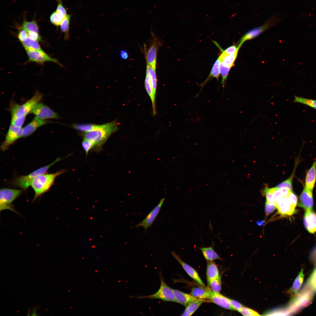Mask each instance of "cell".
<instances>
[{
	"instance_id": "obj_4",
	"label": "cell",
	"mask_w": 316,
	"mask_h": 316,
	"mask_svg": "<svg viewBox=\"0 0 316 316\" xmlns=\"http://www.w3.org/2000/svg\"><path fill=\"white\" fill-rule=\"evenodd\" d=\"M44 96L42 94L37 91L32 98L21 105L18 104L13 101H11L10 105L11 116L20 118L26 117Z\"/></svg>"
},
{
	"instance_id": "obj_9",
	"label": "cell",
	"mask_w": 316,
	"mask_h": 316,
	"mask_svg": "<svg viewBox=\"0 0 316 316\" xmlns=\"http://www.w3.org/2000/svg\"><path fill=\"white\" fill-rule=\"evenodd\" d=\"M159 276L161 285L159 289L157 292L150 295L137 296V298H140L158 299L164 301L176 302L172 289L165 283L161 272H160Z\"/></svg>"
},
{
	"instance_id": "obj_24",
	"label": "cell",
	"mask_w": 316,
	"mask_h": 316,
	"mask_svg": "<svg viewBox=\"0 0 316 316\" xmlns=\"http://www.w3.org/2000/svg\"><path fill=\"white\" fill-rule=\"evenodd\" d=\"M220 61L218 57L214 63L208 76L203 83L199 85V86L201 87V89L199 92L196 96V97L198 96L204 86L209 80L214 78H216L217 79H219L220 74Z\"/></svg>"
},
{
	"instance_id": "obj_41",
	"label": "cell",
	"mask_w": 316,
	"mask_h": 316,
	"mask_svg": "<svg viewBox=\"0 0 316 316\" xmlns=\"http://www.w3.org/2000/svg\"><path fill=\"white\" fill-rule=\"evenodd\" d=\"M244 316H255L260 315L257 312L246 307H243L239 311Z\"/></svg>"
},
{
	"instance_id": "obj_12",
	"label": "cell",
	"mask_w": 316,
	"mask_h": 316,
	"mask_svg": "<svg viewBox=\"0 0 316 316\" xmlns=\"http://www.w3.org/2000/svg\"><path fill=\"white\" fill-rule=\"evenodd\" d=\"M30 113L35 115V116L42 119L47 118H59L58 114L54 111L47 105L42 103L39 102L35 106Z\"/></svg>"
},
{
	"instance_id": "obj_14",
	"label": "cell",
	"mask_w": 316,
	"mask_h": 316,
	"mask_svg": "<svg viewBox=\"0 0 316 316\" xmlns=\"http://www.w3.org/2000/svg\"><path fill=\"white\" fill-rule=\"evenodd\" d=\"M26 52L29 61L40 64L46 62H51L62 66L56 59L51 57L42 50L28 51Z\"/></svg>"
},
{
	"instance_id": "obj_33",
	"label": "cell",
	"mask_w": 316,
	"mask_h": 316,
	"mask_svg": "<svg viewBox=\"0 0 316 316\" xmlns=\"http://www.w3.org/2000/svg\"><path fill=\"white\" fill-rule=\"evenodd\" d=\"M296 162L295 166L293 171L290 176L283 182L278 184L275 187L277 189L286 188L290 190H292V182L294 176L296 167L298 164V161Z\"/></svg>"
},
{
	"instance_id": "obj_31",
	"label": "cell",
	"mask_w": 316,
	"mask_h": 316,
	"mask_svg": "<svg viewBox=\"0 0 316 316\" xmlns=\"http://www.w3.org/2000/svg\"><path fill=\"white\" fill-rule=\"evenodd\" d=\"M304 278L303 270L302 269L296 278L292 287L289 290L290 293H294L296 294L302 286Z\"/></svg>"
},
{
	"instance_id": "obj_7",
	"label": "cell",
	"mask_w": 316,
	"mask_h": 316,
	"mask_svg": "<svg viewBox=\"0 0 316 316\" xmlns=\"http://www.w3.org/2000/svg\"><path fill=\"white\" fill-rule=\"evenodd\" d=\"M22 189L3 188L0 191V211L8 209L17 213L13 205V202L22 193Z\"/></svg>"
},
{
	"instance_id": "obj_44",
	"label": "cell",
	"mask_w": 316,
	"mask_h": 316,
	"mask_svg": "<svg viewBox=\"0 0 316 316\" xmlns=\"http://www.w3.org/2000/svg\"><path fill=\"white\" fill-rule=\"evenodd\" d=\"M28 37V32L22 28L19 31L18 35V37L19 40L22 42L25 40Z\"/></svg>"
},
{
	"instance_id": "obj_40",
	"label": "cell",
	"mask_w": 316,
	"mask_h": 316,
	"mask_svg": "<svg viewBox=\"0 0 316 316\" xmlns=\"http://www.w3.org/2000/svg\"><path fill=\"white\" fill-rule=\"evenodd\" d=\"M214 42L216 44H217L219 47V49L222 53L228 54L235 55L238 54L239 48L237 46L236 47L235 45H233L229 47L224 50H223L220 48L219 46H218V44L217 43H216V42Z\"/></svg>"
},
{
	"instance_id": "obj_26",
	"label": "cell",
	"mask_w": 316,
	"mask_h": 316,
	"mask_svg": "<svg viewBox=\"0 0 316 316\" xmlns=\"http://www.w3.org/2000/svg\"><path fill=\"white\" fill-rule=\"evenodd\" d=\"M213 247V245L209 247H203L199 248L207 261H212L217 259L222 260V259L214 250Z\"/></svg>"
},
{
	"instance_id": "obj_28",
	"label": "cell",
	"mask_w": 316,
	"mask_h": 316,
	"mask_svg": "<svg viewBox=\"0 0 316 316\" xmlns=\"http://www.w3.org/2000/svg\"><path fill=\"white\" fill-rule=\"evenodd\" d=\"M190 294L198 299H209L210 295L205 288L196 287L193 288L191 290Z\"/></svg>"
},
{
	"instance_id": "obj_19",
	"label": "cell",
	"mask_w": 316,
	"mask_h": 316,
	"mask_svg": "<svg viewBox=\"0 0 316 316\" xmlns=\"http://www.w3.org/2000/svg\"><path fill=\"white\" fill-rule=\"evenodd\" d=\"M172 255L182 266L187 274L199 284L204 286V284L202 281L197 271L192 267L185 263L181 259L179 256L174 251L171 252Z\"/></svg>"
},
{
	"instance_id": "obj_48",
	"label": "cell",
	"mask_w": 316,
	"mask_h": 316,
	"mask_svg": "<svg viewBox=\"0 0 316 316\" xmlns=\"http://www.w3.org/2000/svg\"><path fill=\"white\" fill-rule=\"evenodd\" d=\"M310 259L312 262L316 265V246L312 251L310 255Z\"/></svg>"
},
{
	"instance_id": "obj_17",
	"label": "cell",
	"mask_w": 316,
	"mask_h": 316,
	"mask_svg": "<svg viewBox=\"0 0 316 316\" xmlns=\"http://www.w3.org/2000/svg\"><path fill=\"white\" fill-rule=\"evenodd\" d=\"M46 119H42L35 116L32 120L22 128V137L28 136L33 133L38 128L49 122Z\"/></svg>"
},
{
	"instance_id": "obj_51",
	"label": "cell",
	"mask_w": 316,
	"mask_h": 316,
	"mask_svg": "<svg viewBox=\"0 0 316 316\" xmlns=\"http://www.w3.org/2000/svg\"><path fill=\"white\" fill-rule=\"evenodd\" d=\"M37 310V308H34L32 309V312L31 315L32 316H36L37 315L36 314V312Z\"/></svg>"
},
{
	"instance_id": "obj_1",
	"label": "cell",
	"mask_w": 316,
	"mask_h": 316,
	"mask_svg": "<svg viewBox=\"0 0 316 316\" xmlns=\"http://www.w3.org/2000/svg\"><path fill=\"white\" fill-rule=\"evenodd\" d=\"M118 124L116 120L102 124L100 128L82 134L83 139L87 140L93 145L92 150L100 151L103 145L109 137L118 130Z\"/></svg>"
},
{
	"instance_id": "obj_43",
	"label": "cell",
	"mask_w": 316,
	"mask_h": 316,
	"mask_svg": "<svg viewBox=\"0 0 316 316\" xmlns=\"http://www.w3.org/2000/svg\"><path fill=\"white\" fill-rule=\"evenodd\" d=\"M82 145L86 155H87L90 151L93 150V144L90 141L87 140L83 139L82 142Z\"/></svg>"
},
{
	"instance_id": "obj_39",
	"label": "cell",
	"mask_w": 316,
	"mask_h": 316,
	"mask_svg": "<svg viewBox=\"0 0 316 316\" xmlns=\"http://www.w3.org/2000/svg\"><path fill=\"white\" fill-rule=\"evenodd\" d=\"M305 284L314 291H316V267L312 273Z\"/></svg>"
},
{
	"instance_id": "obj_32",
	"label": "cell",
	"mask_w": 316,
	"mask_h": 316,
	"mask_svg": "<svg viewBox=\"0 0 316 316\" xmlns=\"http://www.w3.org/2000/svg\"><path fill=\"white\" fill-rule=\"evenodd\" d=\"M71 16L67 14L60 25L61 31L64 34V39L68 40L69 38V30Z\"/></svg>"
},
{
	"instance_id": "obj_21",
	"label": "cell",
	"mask_w": 316,
	"mask_h": 316,
	"mask_svg": "<svg viewBox=\"0 0 316 316\" xmlns=\"http://www.w3.org/2000/svg\"><path fill=\"white\" fill-rule=\"evenodd\" d=\"M313 190L304 188L299 197V205L305 210L312 209L313 205Z\"/></svg>"
},
{
	"instance_id": "obj_2",
	"label": "cell",
	"mask_w": 316,
	"mask_h": 316,
	"mask_svg": "<svg viewBox=\"0 0 316 316\" xmlns=\"http://www.w3.org/2000/svg\"><path fill=\"white\" fill-rule=\"evenodd\" d=\"M65 171V170L63 169L54 173H44L33 179L30 182V186L35 192L33 201H34L39 197L48 191L53 184L57 177Z\"/></svg>"
},
{
	"instance_id": "obj_3",
	"label": "cell",
	"mask_w": 316,
	"mask_h": 316,
	"mask_svg": "<svg viewBox=\"0 0 316 316\" xmlns=\"http://www.w3.org/2000/svg\"><path fill=\"white\" fill-rule=\"evenodd\" d=\"M315 292L305 284L302 290L295 294L289 306V311L291 313L298 312L311 303Z\"/></svg>"
},
{
	"instance_id": "obj_27",
	"label": "cell",
	"mask_w": 316,
	"mask_h": 316,
	"mask_svg": "<svg viewBox=\"0 0 316 316\" xmlns=\"http://www.w3.org/2000/svg\"><path fill=\"white\" fill-rule=\"evenodd\" d=\"M206 300L204 299H197L188 304L182 315V316L191 315L199 306Z\"/></svg>"
},
{
	"instance_id": "obj_10",
	"label": "cell",
	"mask_w": 316,
	"mask_h": 316,
	"mask_svg": "<svg viewBox=\"0 0 316 316\" xmlns=\"http://www.w3.org/2000/svg\"><path fill=\"white\" fill-rule=\"evenodd\" d=\"M276 18L274 17L269 19L262 25L253 28L247 32L241 38L237 46L240 48L243 42L245 41L255 38L269 28L276 22Z\"/></svg>"
},
{
	"instance_id": "obj_13",
	"label": "cell",
	"mask_w": 316,
	"mask_h": 316,
	"mask_svg": "<svg viewBox=\"0 0 316 316\" xmlns=\"http://www.w3.org/2000/svg\"><path fill=\"white\" fill-rule=\"evenodd\" d=\"M161 44L159 41L154 37L147 51L145 49L147 65L155 69L156 68L157 52Z\"/></svg>"
},
{
	"instance_id": "obj_30",
	"label": "cell",
	"mask_w": 316,
	"mask_h": 316,
	"mask_svg": "<svg viewBox=\"0 0 316 316\" xmlns=\"http://www.w3.org/2000/svg\"><path fill=\"white\" fill-rule=\"evenodd\" d=\"M102 124L98 125L90 123L75 124L73 127L75 130L82 132H86L97 129L101 127Z\"/></svg>"
},
{
	"instance_id": "obj_8",
	"label": "cell",
	"mask_w": 316,
	"mask_h": 316,
	"mask_svg": "<svg viewBox=\"0 0 316 316\" xmlns=\"http://www.w3.org/2000/svg\"><path fill=\"white\" fill-rule=\"evenodd\" d=\"M58 158L52 163L47 165L38 168L26 175L20 176L14 181V183L16 186L25 190L30 186L31 181L37 176L46 173L49 168L54 164L60 160Z\"/></svg>"
},
{
	"instance_id": "obj_20",
	"label": "cell",
	"mask_w": 316,
	"mask_h": 316,
	"mask_svg": "<svg viewBox=\"0 0 316 316\" xmlns=\"http://www.w3.org/2000/svg\"><path fill=\"white\" fill-rule=\"evenodd\" d=\"M303 221L305 228L310 233L316 232V214L312 209L305 210Z\"/></svg>"
},
{
	"instance_id": "obj_42",
	"label": "cell",
	"mask_w": 316,
	"mask_h": 316,
	"mask_svg": "<svg viewBox=\"0 0 316 316\" xmlns=\"http://www.w3.org/2000/svg\"><path fill=\"white\" fill-rule=\"evenodd\" d=\"M26 117L18 118L11 116V124L16 127L21 128L23 126Z\"/></svg>"
},
{
	"instance_id": "obj_6",
	"label": "cell",
	"mask_w": 316,
	"mask_h": 316,
	"mask_svg": "<svg viewBox=\"0 0 316 316\" xmlns=\"http://www.w3.org/2000/svg\"><path fill=\"white\" fill-rule=\"evenodd\" d=\"M297 201V196L292 191L288 195L276 201L275 206L281 215L291 216L296 212Z\"/></svg>"
},
{
	"instance_id": "obj_29",
	"label": "cell",
	"mask_w": 316,
	"mask_h": 316,
	"mask_svg": "<svg viewBox=\"0 0 316 316\" xmlns=\"http://www.w3.org/2000/svg\"><path fill=\"white\" fill-rule=\"evenodd\" d=\"M21 43L26 51L42 50L38 42L30 39L28 37Z\"/></svg>"
},
{
	"instance_id": "obj_23",
	"label": "cell",
	"mask_w": 316,
	"mask_h": 316,
	"mask_svg": "<svg viewBox=\"0 0 316 316\" xmlns=\"http://www.w3.org/2000/svg\"><path fill=\"white\" fill-rule=\"evenodd\" d=\"M176 301L185 307L191 302L198 299L188 294L172 289Z\"/></svg>"
},
{
	"instance_id": "obj_37",
	"label": "cell",
	"mask_w": 316,
	"mask_h": 316,
	"mask_svg": "<svg viewBox=\"0 0 316 316\" xmlns=\"http://www.w3.org/2000/svg\"><path fill=\"white\" fill-rule=\"evenodd\" d=\"M211 289L215 293H219L221 289V280L220 276L219 277L211 280L207 283Z\"/></svg>"
},
{
	"instance_id": "obj_25",
	"label": "cell",
	"mask_w": 316,
	"mask_h": 316,
	"mask_svg": "<svg viewBox=\"0 0 316 316\" xmlns=\"http://www.w3.org/2000/svg\"><path fill=\"white\" fill-rule=\"evenodd\" d=\"M207 262L206 274L208 283L220 276L217 266L213 261H207Z\"/></svg>"
},
{
	"instance_id": "obj_38",
	"label": "cell",
	"mask_w": 316,
	"mask_h": 316,
	"mask_svg": "<svg viewBox=\"0 0 316 316\" xmlns=\"http://www.w3.org/2000/svg\"><path fill=\"white\" fill-rule=\"evenodd\" d=\"M231 68L224 65L220 62V72L222 77L221 84L224 87L225 85L226 80H227V76Z\"/></svg>"
},
{
	"instance_id": "obj_47",
	"label": "cell",
	"mask_w": 316,
	"mask_h": 316,
	"mask_svg": "<svg viewBox=\"0 0 316 316\" xmlns=\"http://www.w3.org/2000/svg\"><path fill=\"white\" fill-rule=\"evenodd\" d=\"M28 32V37L30 39L38 42L41 41V37L39 33L32 32Z\"/></svg>"
},
{
	"instance_id": "obj_49",
	"label": "cell",
	"mask_w": 316,
	"mask_h": 316,
	"mask_svg": "<svg viewBox=\"0 0 316 316\" xmlns=\"http://www.w3.org/2000/svg\"><path fill=\"white\" fill-rule=\"evenodd\" d=\"M120 55L121 58L124 59H126L128 57V54L127 51L124 50H121L120 52Z\"/></svg>"
},
{
	"instance_id": "obj_50",
	"label": "cell",
	"mask_w": 316,
	"mask_h": 316,
	"mask_svg": "<svg viewBox=\"0 0 316 316\" xmlns=\"http://www.w3.org/2000/svg\"><path fill=\"white\" fill-rule=\"evenodd\" d=\"M265 222V221L264 220H259L257 221L256 222V224L257 225L260 226H261L264 225Z\"/></svg>"
},
{
	"instance_id": "obj_11",
	"label": "cell",
	"mask_w": 316,
	"mask_h": 316,
	"mask_svg": "<svg viewBox=\"0 0 316 316\" xmlns=\"http://www.w3.org/2000/svg\"><path fill=\"white\" fill-rule=\"evenodd\" d=\"M22 128L11 124L5 140L1 145V150L3 151L7 150L16 140L22 138Z\"/></svg>"
},
{
	"instance_id": "obj_5",
	"label": "cell",
	"mask_w": 316,
	"mask_h": 316,
	"mask_svg": "<svg viewBox=\"0 0 316 316\" xmlns=\"http://www.w3.org/2000/svg\"><path fill=\"white\" fill-rule=\"evenodd\" d=\"M145 90L150 99L152 106V113L156 115V95L157 86V79L156 69L147 65L145 80Z\"/></svg>"
},
{
	"instance_id": "obj_46",
	"label": "cell",
	"mask_w": 316,
	"mask_h": 316,
	"mask_svg": "<svg viewBox=\"0 0 316 316\" xmlns=\"http://www.w3.org/2000/svg\"><path fill=\"white\" fill-rule=\"evenodd\" d=\"M229 299L233 310L237 311L239 312L241 308L244 307L243 305L239 302L230 299Z\"/></svg>"
},
{
	"instance_id": "obj_35",
	"label": "cell",
	"mask_w": 316,
	"mask_h": 316,
	"mask_svg": "<svg viewBox=\"0 0 316 316\" xmlns=\"http://www.w3.org/2000/svg\"><path fill=\"white\" fill-rule=\"evenodd\" d=\"M22 28L28 32H35L39 33V28L37 21L33 20L28 21L24 20L22 24Z\"/></svg>"
},
{
	"instance_id": "obj_34",
	"label": "cell",
	"mask_w": 316,
	"mask_h": 316,
	"mask_svg": "<svg viewBox=\"0 0 316 316\" xmlns=\"http://www.w3.org/2000/svg\"><path fill=\"white\" fill-rule=\"evenodd\" d=\"M237 54H228L222 52L219 56L220 62L231 68L233 65Z\"/></svg>"
},
{
	"instance_id": "obj_22",
	"label": "cell",
	"mask_w": 316,
	"mask_h": 316,
	"mask_svg": "<svg viewBox=\"0 0 316 316\" xmlns=\"http://www.w3.org/2000/svg\"><path fill=\"white\" fill-rule=\"evenodd\" d=\"M316 182V160L313 163L310 168L307 171L305 180V186L313 190Z\"/></svg>"
},
{
	"instance_id": "obj_45",
	"label": "cell",
	"mask_w": 316,
	"mask_h": 316,
	"mask_svg": "<svg viewBox=\"0 0 316 316\" xmlns=\"http://www.w3.org/2000/svg\"><path fill=\"white\" fill-rule=\"evenodd\" d=\"M275 206L269 203L266 200L265 206V212L267 215L273 212L276 209Z\"/></svg>"
},
{
	"instance_id": "obj_36",
	"label": "cell",
	"mask_w": 316,
	"mask_h": 316,
	"mask_svg": "<svg viewBox=\"0 0 316 316\" xmlns=\"http://www.w3.org/2000/svg\"><path fill=\"white\" fill-rule=\"evenodd\" d=\"M293 102L301 103L316 109V100L295 96Z\"/></svg>"
},
{
	"instance_id": "obj_15",
	"label": "cell",
	"mask_w": 316,
	"mask_h": 316,
	"mask_svg": "<svg viewBox=\"0 0 316 316\" xmlns=\"http://www.w3.org/2000/svg\"><path fill=\"white\" fill-rule=\"evenodd\" d=\"M164 200L165 198H164L161 199L158 204L148 214L142 221L136 225L135 227L137 228L140 226H142L144 228L145 231L150 227L159 214Z\"/></svg>"
},
{
	"instance_id": "obj_18",
	"label": "cell",
	"mask_w": 316,
	"mask_h": 316,
	"mask_svg": "<svg viewBox=\"0 0 316 316\" xmlns=\"http://www.w3.org/2000/svg\"><path fill=\"white\" fill-rule=\"evenodd\" d=\"M58 5L56 10L50 15L51 22L56 26L60 25L61 22L67 14L66 10L63 6L61 0H57Z\"/></svg>"
},
{
	"instance_id": "obj_16",
	"label": "cell",
	"mask_w": 316,
	"mask_h": 316,
	"mask_svg": "<svg viewBox=\"0 0 316 316\" xmlns=\"http://www.w3.org/2000/svg\"><path fill=\"white\" fill-rule=\"evenodd\" d=\"M210 295V300L212 302L224 308L233 310L229 298L220 293H215L209 288H206Z\"/></svg>"
}]
</instances>
